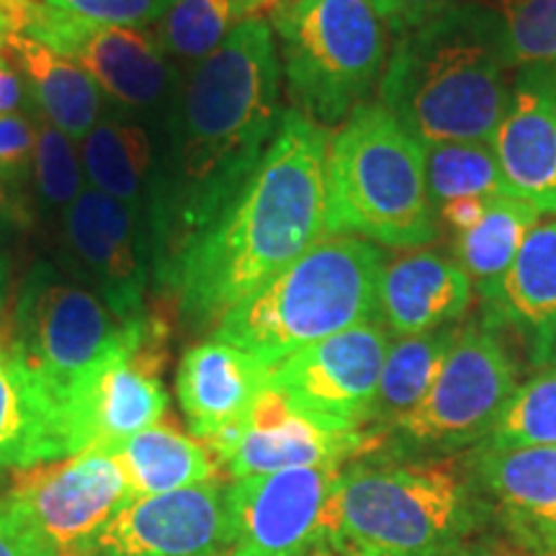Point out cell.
I'll return each instance as SVG.
<instances>
[{
  "mask_svg": "<svg viewBox=\"0 0 556 556\" xmlns=\"http://www.w3.org/2000/svg\"><path fill=\"white\" fill-rule=\"evenodd\" d=\"M281 62L266 16H250L180 75L157 129L148 206L152 289L163 296L191 242L238 199L281 124Z\"/></svg>",
  "mask_w": 556,
  "mask_h": 556,
  "instance_id": "6da1fadb",
  "label": "cell"
},
{
  "mask_svg": "<svg viewBox=\"0 0 556 556\" xmlns=\"http://www.w3.org/2000/svg\"><path fill=\"white\" fill-rule=\"evenodd\" d=\"M328 148V129L283 109L258 170L191 242L163 291L184 323L217 325L330 235Z\"/></svg>",
  "mask_w": 556,
  "mask_h": 556,
  "instance_id": "7a4b0ae2",
  "label": "cell"
},
{
  "mask_svg": "<svg viewBox=\"0 0 556 556\" xmlns=\"http://www.w3.org/2000/svg\"><path fill=\"white\" fill-rule=\"evenodd\" d=\"M513 73L503 21L479 0H462L394 39L379 103L422 144L492 142Z\"/></svg>",
  "mask_w": 556,
  "mask_h": 556,
  "instance_id": "3957f363",
  "label": "cell"
},
{
  "mask_svg": "<svg viewBox=\"0 0 556 556\" xmlns=\"http://www.w3.org/2000/svg\"><path fill=\"white\" fill-rule=\"evenodd\" d=\"M384 255L374 242L325 235L214 325L212 338L274 368L296 351L379 319Z\"/></svg>",
  "mask_w": 556,
  "mask_h": 556,
  "instance_id": "277c9868",
  "label": "cell"
},
{
  "mask_svg": "<svg viewBox=\"0 0 556 556\" xmlns=\"http://www.w3.org/2000/svg\"><path fill=\"white\" fill-rule=\"evenodd\" d=\"M482 507L451 462L356 464L332 486L323 544L343 556H441Z\"/></svg>",
  "mask_w": 556,
  "mask_h": 556,
  "instance_id": "5b68a950",
  "label": "cell"
},
{
  "mask_svg": "<svg viewBox=\"0 0 556 556\" xmlns=\"http://www.w3.org/2000/svg\"><path fill=\"white\" fill-rule=\"evenodd\" d=\"M330 235L397 250L435 240V206L426 180V144L381 103H364L330 137Z\"/></svg>",
  "mask_w": 556,
  "mask_h": 556,
  "instance_id": "8992f818",
  "label": "cell"
},
{
  "mask_svg": "<svg viewBox=\"0 0 556 556\" xmlns=\"http://www.w3.org/2000/svg\"><path fill=\"white\" fill-rule=\"evenodd\" d=\"M268 24L291 109L338 129L368 103L392 37L377 0H278Z\"/></svg>",
  "mask_w": 556,
  "mask_h": 556,
  "instance_id": "52a82bcc",
  "label": "cell"
},
{
  "mask_svg": "<svg viewBox=\"0 0 556 556\" xmlns=\"http://www.w3.org/2000/svg\"><path fill=\"white\" fill-rule=\"evenodd\" d=\"M137 323V319H135ZM109 304L52 261H37L21 281L0 338L31 368L65 415L78 379L127 336Z\"/></svg>",
  "mask_w": 556,
  "mask_h": 556,
  "instance_id": "ba28073f",
  "label": "cell"
},
{
  "mask_svg": "<svg viewBox=\"0 0 556 556\" xmlns=\"http://www.w3.org/2000/svg\"><path fill=\"white\" fill-rule=\"evenodd\" d=\"M16 34L65 54L86 70L109 106L144 116L157 127L184 75L152 29L75 16L45 0H18Z\"/></svg>",
  "mask_w": 556,
  "mask_h": 556,
  "instance_id": "9c48e42d",
  "label": "cell"
},
{
  "mask_svg": "<svg viewBox=\"0 0 556 556\" xmlns=\"http://www.w3.org/2000/svg\"><path fill=\"white\" fill-rule=\"evenodd\" d=\"M165 343L168 323L148 312L83 374L65 402L67 456L90 448L111 451L157 426L168 413V392L160 377Z\"/></svg>",
  "mask_w": 556,
  "mask_h": 556,
  "instance_id": "30bf717a",
  "label": "cell"
},
{
  "mask_svg": "<svg viewBox=\"0 0 556 556\" xmlns=\"http://www.w3.org/2000/svg\"><path fill=\"white\" fill-rule=\"evenodd\" d=\"M516 392V364L486 325L458 330L446 364L420 405L394 422L405 448L456 451L486 441Z\"/></svg>",
  "mask_w": 556,
  "mask_h": 556,
  "instance_id": "8fae6325",
  "label": "cell"
},
{
  "mask_svg": "<svg viewBox=\"0 0 556 556\" xmlns=\"http://www.w3.org/2000/svg\"><path fill=\"white\" fill-rule=\"evenodd\" d=\"M9 505L58 556H83L131 495L114 451L90 448L24 469Z\"/></svg>",
  "mask_w": 556,
  "mask_h": 556,
  "instance_id": "7c38bea8",
  "label": "cell"
},
{
  "mask_svg": "<svg viewBox=\"0 0 556 556\" xmlns=\"http://www.w3.org/2000/svg\"><path fill=\"white\" fill-rule=\"evenodd\" d=\"M62 261L122 323L148 315L152 258L148 222L135 208L86 186L60 217Z\"/></svg>",
  "mask_w": 556,
  "mask_h": 556,
  "instance_id": "4fadbf2b",
  "label": "cell"
},
{
  "mask_svg": "<svg viewBox=\"0 0 556 556\" xmlns=\"http://www.w3.org/2000/svg\"><path fill=\"white\" fill-rule=\"evenodd\" d=\"M374 443V433L304 413L268 384L240 426L206 446L229 475L242 479L287 469H340Z\"/></svg>",
  "mask_w": 556,
  "mask_h": 556,
  "instance_id": "5bb4252c",
  "label": "cell"
},
{
  "mask_svg": "<svg viewBox=\"0 0 556 556\" xmlns=\"http://www.w3.org/2000/svg\"><path fill=\"white\" fill-rule=\"evenodd\" d=\"M389 330L366 319L312 343L270 368L268 384L304 413L348 428H366L377 400Z\"/></svg>",
  "mask_w": 556,
  "mask_h": 556,
  "instance_id": "9a60e30c",
  "label": "cell"
},
{
  "mask_svg": "<svg viewBox=\"0 0 556 556\" xmlns=\"http://www.w3.org/2000/svg\"><path fill=\"white\" fill-rule=\"evenodd\" d=\"M340 469H287L227 486V556H291L323 544Z\"/></svg>",
  "mask_w": 556,
  "mask_h": 556,
  "instance_id": "2e32d148",
  "label": "cell"
},
{
  "mask_svg": "<svg viewBox=\"0 0 556 556\" xmlns=\"http://www.w3.org/2000/svg\"><path fill=\"white\" fill-rule=\"evenodd\" d=\"M227 486L217 479L135 497L83 556H227Z\"/></svg>",
  "mask_w": 556,
  "mask_h": 556,
  "instance_id": "e0dca14e",
  "label": "cell"
},
{
  "mask_svg": "<svg viewBox=\"0 0 556 556\" xmlns=\"http://www.w3.org/2000/svg\"><path fill=\"white\" fill-rule=\"evenodd\" d=\"M492 148L510 191L556 217V60L516 67Z\"/></svg>",
  "mask_w": 556,
  "mask_h": 556,
  "instance_id": "ac0fdd59",
  "label": "cell"
},
{
  "mask_svg": "<svg viewBox=\"0 0 556 556\" xmlns=\"http://www.w3.org/2000/svg\"><path fill=\"white\" fill-rule=\"evenodd\" d=\"M471 475L523 556H556V446H479Z\"/></svg>",
  "mask_w": 556,
  "mask_h": 556,
  "instance_id": "d6986e66",
  "label": "cell"
},
{
  "mask_svg": "<svg viewBox=\"0 0 556 556\" xmlns=\"http://www.w3.org/2000/svg\"><path fill=\"white\" fill-rule=\"evenodd\" d=\"M482 302L486 328L510 330L528 364L556 366V219L531 229L503 281Z\"/></svg>",
  "mask_w": 556,
  "mask_h": 556,
  "instance_id": "ffe728a7",
  "label": "cell"
},
{
  "mask_svg": "<svg viewBox=\"0 0 556 556\" xmlns=\"http://www.w3.org/2000/svg\"><path fill=\"white\" fill-rule=\"evenodd\" d=\"M270 368L240 348L208 338L189 348L178 364V405L199 441L212 443L238 428L266 392Z\"/></svg>",
  "mask_w": 556,
  "mask_h": 556,
  "instance_id": "44dd1931",
  "label": "cell"
},
{
  "mask_svg": "<svg viewBox=\"0 0 556 556\" xmlns=\"http://www.w3.org/2000/svg\"><path fill=\"white\" fill-rule=\"evenodd\" d=\"M471 302V281L458 261L435 250H415L384 266L379 319L397 338L454 325Z\"/></svg>",
  "mask_w": 556,
  "mask_h": 556,
  "instance_id": "7402d4cb",
  "label": "cell"
},
{
  "mask_svg": "<svg viewBox=\"0 0 556 556\" xmlns=\"http://www.w3.org/2000/svg\"><path fill=\"white\" fill-rule=\"evenodd\" d=\"M157 124L109 106L78 144L86 186L122 201L148 222L157 168Z\"/></svg>",
  "mask_w": 556,
  "mask_h": 556,
  "instance_id": "603a6c76",
  "label": "cell"
},
{
  "mask_svg": "<svg viewBox=\"0 0 556 556\" xmlns=\"http://www.w3.org/2000/svg\"><path fill=\"white\" fill-rule=\"evenodd\" d=\"M65 456V415L31 368L0 338V469L24 471Z\"/></svg>",
  "mask_w": 556,
  "mask_h": 556,
  "instance_id": "cb8c5ba5",
  "label": "cell"
},
{
  "mask_svg": "<svg viewBox=\"0 0 556 556\" xmlns=\"http://www.w3.org/2000/svg\"><path fill=\"white\" fill-rule=\"evenodd\" d=\"M3 41L24 78L31 109L80 144L109 109L99 86L86 70L37 39L9 34Z\"/></svg>",
  "mask_w": 556,
  "mask_h": 556,
  "instance_id": "d4e9b609",
  "label": "cell"
},
{
  "mask_svg": "<svg viewBox=\"0 0 556 556\" xmlns=\"http://www.w3.org/2000/svg\"><path fill=\"white\" fill-rule=\"evenodd\" d=\"M111 451L119 458L135 497L168 495L217 475V456L204 441L160 422Z\"/></svg>",
  "mask_w": 556,
  "mask_h": 556,
  "instance_id": "484cf974",
  "label": "cell"
},
{
  "mask_svg": "<svg viewBox=\"0 0 556 556\" xmlns=\"http://www.w3.org/2000/svg\"><path fill=\"white\" fill-rule=\"evenodd\" d=\"M541 212L520 197L486 199L482 219L467 232L456 235L458 266L477 283L479 296L495 291L507 268L518 258L531 229L539 225Z\"/></svg>",
  "mask_w": 556,
  "mask_h": 556,
  "instance_id": "4316f807",
  "label": "cell"
},
{
  "mask_svg": "<svg viewBox=\"0 0 556 556\" xmlns=\"http://www.w3.org/2000/svg\"><path fill=\"white\" fill-rule=\"evenodd\" d=\"M456 336L458 328L446 325V328L397 338V343H389L368 426L389 430L400 417L420 405L446 364Z\"/></svg>",
  "mask_w": 556,
  "mask_h": 556,
  "instance_id": "83f0119b",
  "label": "cell"
},
{
  "mask_svg": "<svg viewBox=\"0 0 556 556\" xmlns=\"http://www.w3.org/2000/svg\"><path fill=\"white\" fill-rule=\"evenodd\" d=\"M268 11L261 0H176L152 26L163 52L176 65L206 60L242 21Z\"/></svg>",
  "mask_w": 556,
  "mask_h": 556,
  "instance_id": "f1b7e54d",
  "label": "cell"
},
{
  "mask_svg": "<svg viewBox=\"0 0 556 556\" xmlns=\"http://www.w3.org/2000/svg\"><path fill=\"white\" fill-rule=\"evenodd\" d=\"M426 180L435 212L462 199L516 197L492 142L426 144Z\"/></svg>",
  "mask_w": 556,
  "mask_h": 556,
  "instance_id": "f546056e",
  "label": "cell"
},
{
  "mask_svg": "<svg viewBox=\"0 0 556 556\" xmlns=\"http://www.w3.org/2000/svg\"><path fill=\"white\" fill-rule=\"evenodd\" d=\"M486 448L556 446V366L541 368L536 377L516 387L505 402Z\"/></svg>",
  "mask_w": 556,
  "mask_h": 556,
  "instance_id": "4dcf8cb0",
  "label": "cell"
},
{
  "mask_svg": "<svg viewBox=\"0 0 556 556\" xmlns=\"http://www.w3.org/2000/svg\"><path fill=\"white\" fill-rule=\"evenodd\" d=\"M34 111V109H31ZM37 116V150H34L31 199L47 214L62 217L67 206L86 189L78 142H73L65 131L52 127L50 122Z\"/></svg>",
  "mask_w": 556,
  "mask_h": 556,
  "instance_id": "1f68e13d",
  "label": "cell"
},
{
  "mask_svg": "<svg viewBox=\"0 0 556 556\" xmlns=\"http://www.w3.org/2000/svg\"><path fill=\"white\" fill-rule=\"evenodd\" d=\"M503 21L510 58L518 65L556 60V0H479Z\"/></svg>",
  "mask_w": 556,
  "mask_h": 556,
  "instance_id": "d6a6232c",
  "label": "cell"
},
{
  "mask_svg": "<svg viewBox=\"0 0 556 556\" xmlns=\"http://www.w3.org/2000/svg\"><path fill=\"white\" fill-rule=\"evenodd\" d=\"M34 150H37V116L26 111L0 116V184L24 206H29Z\"/></svg>",
  "mask_w": 556,
  "mask_h": 556,
  "instance_id": "836d02e7",
  "label": "cell"
},
{
  "mask_svg": "<svg viewBox=\"0 0 556 556\" xmlns=\"http://www.w3.org/2000/svg\"><path fill=\"white\" fill-rule=\"evenodd\" d=\"M45 3L75 13V16L148 29L168 13L176 0H45Z\"/></svg>",
  "mask_w": 556,
  "mask_h": 556,
  "instance_id": "e575fe53",
  "label": "cell"
},
{
  "mask_svg": "<svg viewBox=\"0 0 556 556\" xmlns=\"http://www.w3.org/2000/svg\"><path fill=\"white\" fill-rule=\"evenodd\" d=\"M456 3H462V0H377V9L384 18L389 34L397 39Z\"/></svg>",
  "mask_w": 556,
  "mask_h": 556,
  "instance_id": "d590c367",
  "label": "cell"
},
{
  "mask_svg": "<svg viewBox=\"0 0 556 556\" xmlns=\"http://www.w3.org/2000/svg\"><path fill=\"white\" fill-rule=\"evenodd\" d=\"M0 556H58L41 541L31 526L9 505L0 500Z\"/></svg>",
  "mask_w": 556,
  "mask_h": 556,
  "instance_id": "8d00e7d4",
  "label": "cell"
},
{
  "mask_svg": "<svg viewBox=\"0 0 556 556\" xmlns=\"http://www.w3.org/2000/svg\"><path fill=\"white\" fill-rule=\"evenodd\" d=\"M31 106L29 93H26L24 78L18 67L13 65L5 41L0 39V116L13 114V111H26Z\"/></svg>",
  "mask_w": 556,
  "mask_h": 556,
  "instance_id": "74e56055",
  "label": "cell"
},
{
  "mask_svg": "<svg viewBox=\"0 0 556 556\" xmlns=\"http://www.w3.org/2000/svg\"><path fill=\"white\" fill-rule=\"evenodd\" d=\"M484 204L486 199H462V201H454V204L438 208V214H441V219L458 235V232H467V229H471L479 219H482Z\"/></svg>",
  "mask_w": 556,
  "mask_h": 556,
  "instance_id": "f35d334b",
  "label": "cell"
},
{
  "mask_svg": "<svg viewBox=\"0 0 556 556\" xmlns=\"http://www.w3.org/2000/svg\"><path fill=\"white\" fill-rule=\"evenodd\" d=\"M31 222V212L29 206H24L21 201H16L0 184V232L3 229H24Z\"/></svg>",
  "mask_w": 556,
  "mask_h": 556,
  "instance_id": "ab89813d",
  "label": "cell"
},
{
  "mask_svg": "<svg viewBox=\"0 0 556 556\" xmlns=\"http://www.w3.org/2000/svg\"><path fill=\"white\" fill-rule=\"evenodd\" d=\"M11 296V258L5 253L3 240H0V312L5 309V302Z\"/></svg>",
  "mask_w": 556,
  "mask_h": 556,
  "instance_id": "60d3db41",
  "label": "cell"
},
{
  "mask_svg": "<svg viewBox=\"0 0 556 556\" xmlns=\"http://www.w3.org/2000/svg\"><path fill=\"white\" fill-rule=\"evenodd\" d=\"M16 34V0H0V39Z\"/></svg>",
  "mask_w": 556,
  "mask_h": 556,
  "instance_id": "b9f144b4",
  "label": "cell"
},
{
  "mask_svg": "<svg viewBox=\"0 0 556 556\" xmlns=\"http://www.w3.org/2000/svg\"><path fill=\"white\" fill-rule=\"evenodd\" d=\"M441 556H523V554H492V552H479V548H454Z\"/></svg>",
  "mask_w": 556,
  "mask_h": 556,
  "instance_id": "7bdbcfd3",
  "label": "cell"
},
{
  "mask_svg": "<svg viewBox=\"0 0 556 556\" xmlns=\"http://www.w3.org/2000/svg\"><path fill=\"white\" fill-rule=\"evenodd\" d=\"M328 552H330L328 546H325V544H317V546H312V548H304V552H299V554H291V556H328Z\"/></svg>",
  "mask_w": 556,
  "mask_h": 556,
  "instance_id": "ee69618b",
  "label": "cell"
},
{
  "mask_svg": "<svg viewBox=\"0 0 556 556\" xmlns=\"http://www.w3.org/2000/svg\"><path fill=\"white\" fill-rule=\"evenodd\" d=\"M261 3H263V5H266V9H268V11H270V9H274V0H261Z\"/></svg>",
  "mask_w": 556,
  "mask_h": 556,
  "instance_id": "f6af8a7d",
  "label": "cell"
},
{
  "mask_svg": "<svg viewBox=\"0 0 556 556\" xmlns=\"http://www.w3.org/2000/svg\"><path fill=\"white\" fill-rule=\"evenodd\" d=\"M330 548V546H328ZM328 556H343V554H338V552H332V548H330V552H328Z\"/></svg>",
  "mask_w": 556,
  "mask_h": 556,
  "instance_id": "bcb514c9",
  "label": "cell"
},
{
  "mask_svg": "<svg viewBox=\"0 0 556 556\" xmlns=\"http://www.w3.org/2000/svg\"><path fill=\"white\" fill-rule=\"evenodd\" d=\"M276 3H278V0H274V5H276Z\"/></svg>",
  "mask_w": 556,
  "mask_h": 556,
  "instance_id": "7dc6e473",
  "label": "cell"
}]
</instances>
